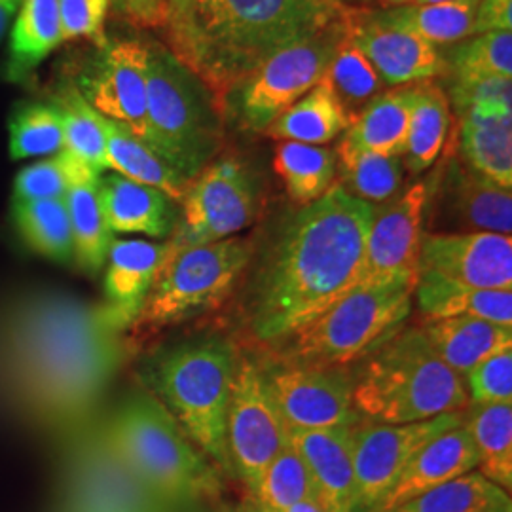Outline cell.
Segmentation results:
<instances>
[{"mask_svg": "<svg viewBox=\"0 0 512 512\" xmlns=\"http://www.w3.org/2000/svg\"><path fill=\"white\" fill-rule=\"evenodd\" d=\"M374 205L340 183L289 220L260 266L251 329L260 342H283L357 287Z\"/></svg>", "mask_w": 512, "mask_h": 512, "instance_id": "6da1fadb", "label": "cell"}, {"mask_svg": "<svg viewBox=\"0 0 512 512\" xmlns=\"http://www.w3.org/2000/svg\"><path fill=\"white\" fill-rule=\"evenodd\" d=\"M118 330L105 308L59 298L23 304L4 344L21 403L46 423L78 420L116 368Z\"/></svg>", "mask_w": 512, "mask_h": 512, "instance_id": "7a4b0ae2", "label": "cell"}, {"mask_svg": "<svg viewBox=\"0 0 512 512\" xmlns=\"http://www.w3.org/2000/svg\"><path fill=\"white\" fill-rule=\"evenodd\" d=\"M357 10L340 0H186L167 18L164 46L220 101L270 55Z\"/></svg>", "mask_w": 512, "mask_h": 512, "instance_id": "3957f363", "label": "cell"}, {"mask_svg": "<svg viewBox=\"0 0 512 512\" xmlns=\"http://www.w3.org/2000/svg\"><path fill=\"white\" fill-rule=\"evenodd\" d=\"M236 351L224 338H192L154 351L141 366V380L184 435L207 458L230 469L226 410L236 374Z\"/></svg>", "mask_w": 512, "mask_h": 512, "instance_id": "277c9868", "label": "cell"}, {"mask_svg": "<svg viewBox=\"0 0 512 512\" xmlns=\"http://www.w3.org/2000/svg\"><path fill=\"white\" fill-rule=\"evenodd\" d=\"M105 444L162 503H188L220 494L211 459L147 389L129 395L107 425Z\"/></svg>", "mask_w": 512, "mask_h": 512, "instance_id": "5b68a950", "label": "cell"}, {"mask_svg": "<svg viewBox=\"0 0 512 512\" xmlns=\"http://www.w3.org/2000/svg\"><path fill=\"white\" fill-rule=\"evenodd\" d=\"M361 420L416 423L469 408L463 376L427 344L420 327L387 338L372 351L353 385Z\"/></svg>", "mask_w": 512, "mask_h": 512, "instance_id": "8992f818", "label": "cell"}, {"mask_svg": "<svg viewBox=\"0 0 512 512\" xmlns=\"http://www.w3.org/2000/svg\"><path fill=\"white\" fill-rule=\"evenodd\" d=\"M147 118L148 147L186 183L224 145L217 97L160 42H148Z\"/></svg>", "mask_w": 512, "mask_h": 512, "instance_id": "52a82bcc", "label": "cell"}, {"mask_svg": "<svg viewBox=\"0 0 512 512\" xmlns=\"http://www.w3.org/2000/svg\"><path fill=\"white\" fill-rule=\"evenodd\" d=\"M418 277L355 287L285 342V363L346 368L395 334L412 311Z\"/></svg>", "mask_w": 512, "mask_h": 512, "instance_id": "ba28073f", "label": "cell"}, {"mask_svg": "<svg viewBox=\"0 0 512 512\" xmlns=\"http://www.w3.org/2000/svg\"><path fill=\"white\" fill-rule=\"evenodd\" d=\"M353 16L270 55L245 74L220 97L224 122H234L238 128L253 133H264L279 114L293 107L323 80L332 57L348 37Z\"/></svg>", "mask_w": 512, "mask_h": 512, "instance_id": "9c48e42d", "label": "cell"}, {"mask_svg": "<svg viewBox=\"0 0 512 512\" xmlns=\"http://www.w3.org/2000/svg\"><path fill=\"white\" fill-rule=\"evenodd\" d=\"M253 253L255 245L236 236L186 247L169 243V255L152 283L137 323L162 329L215 308L232 293Z\"/></svg>", "mask_w": 512, "mask_h": 512, "instance_id": "30bf717a", "label": "cell"}, {"mask_svg": "<svg viewBox=\"0 0 512 512\" xmlns=\"http://www.w3.org/2000/svg\"><path fill=\"white\" fill-rule=\"evenodd\" d=\"M173 247L234 238L260 209V188L253 171L236 156H220L188 183Z\"/></svg>", "mask_w": 512, "mask_h": 512, "instance_id": "8fae6325", "label": "cell"}, {"mask_svg": "<svg viewBox=\"0 0 512 512\" xmlns=\"http://www.w3.org/2000/svg\"><path fill=\"white\" fill-rule=\"evenodd\" d=\"M463 418L465 410L403 425L359 421L353 427V512H376L421 448Z\"/></svg>", "mask_w": 512, "mask_h": 512, "instance_id": "7c38bea8", "label": "cell"}, {"mask_svg": "<svg viewBox=\"0 0 512 512\" xmlns=\"http://www.w3.org/2000/svg\"><path fill=\"white\" fill-rule=\"evenodd\" d=\"M287 444L289 429L270 395L262 366L239 357L226 410L230 469L251 488Z\"/></svg>", "mask_w": 512, "mask_h": 512, "instance_id": "4fadbf2b", "label": "cell"}, {"mask_svg": "<svg viewBox=\"0 0 512 512\" xmlns=\"http://www.w3.org/2000/svg\"><path fill=\"white\" fill-rule=\"evenodd\" d=\"M262 372L289 429L317 431L363 421L353 404L355 378L346 368L281 363Z\"/></svg>", "mask_w": 512, "mask_h": 512, "instance_id": "5bb4252c", "label": "cell"}, {"mask_svg": "<svg viewBox=\"0 0 512 512\" xmlns=\"http://www.w3.org/2000/svg\"><path fill=\"white\" fill-rule=\"evenodd\" d=\"M148 44L139 38L107 40L80 74L78 90L101 116L129 129L145 145Z\"/></svg>", "mask_w": 512, "mask_h": 512, "instance_id": "9a60e30c", "label": "cell"}, {"mask_svg": "<svg viewBox=\"0 0 512 512\" xmlns=\"http://www.w3.org/2000/svg\"><path fill=\"white\" fill-rule=\"evenodd\" d=\"M425 232H492L511 236L512 190L482 177L461 158H452L425 209Z\"/></svg>", "mask_w": 512, "mask_h": 512, "instance_id": "2e32d148", "label": "cell"}, {"mask_svg": "<svg viewBox=\"0 0 512 512\" xmlns=\"http://www.w3.org/2000/svg\"><path fill=\"white\" fill-rule=\"evenodd\" d=\"M429 194L431 183H416L374 207L357 287L395 277H418Z\"/></svg>", "mask_w": 512, "mask_h": 512, "instance_id": "e0dca14e", "label": "cell"}, {"mask_svg": "<svg viewBox=\"0 0 512 512\" xmlns=\"http://www.w3.org/2000/svg\"><path fill=\"white\" fill-rule=\"evenodd\" d=\"M418 275L512 291V238L492 232H423Z\"/></svg>", "mask_w": 512, "mask_h": 512, "instance_id": "ac0fdd59", "label": "cell"}, {"mask_svg": "<svg viewBox=\"0 0 512 512\" xmlns=\"http://www.w3.org/2000/svg\"><path fill=\"white\" fill-rule=\"evenodd\" d=\"M349 38L389 88L446 76V63L437 46L385 23L374 10L359 8L349 25Z\"/></svg>", "mask_w": 512, "mask_h": 512, "instance_id": "d6986e66", "label": "cell"}, {"mask_svg": "<svg viewBox=\"0 0 512 512\" xmlns=\"http://www.w3.org/2000/svg\"><path fill=\"white\" fill-rule=\"evenodd\" d=\"M167 255V241L116 238L110 241L105 262V310L118 329L137 321Z\"/></svg>", "mask_w": 512, "mask_h": 512, "instance_id": "ffe728a7", "label": "cell"}, {"mask_svg": "<svg viewBox=\"0 0 512 512\" xmlns=\"http://www.w3.org/2000/svg\"><path fill=\"white\" fill-rule=\"evenodd\" d=\"M476 467L478 454L475 442L461 423L421 448L382 499L376 512H393L418 495L476 471Z\"/></svg>", "mask_w": 512, "mask_h": 512, "instance_id": "44dd1931", "label": "cell"}, {"mask_svg": "<svg viewBox=\"0 0 512 512\" xmlns=\"http://www.w3.org/2000/svg\"><path fill=\"white\" fill-rule=\"evenodd\" d=\"M99 202L112 234H141L152 239L171 238L179 211L165 192L135 183L118 173L101 175Z\"/></svg>", "mask_w": 512, "mask_h": 512, "instance_id": "7402d4cb", "label": "cell"}, {"mask_svg": "<svg viewBox=\"0 0 512 512\" xmlns=\"http://www.w3.org/2000/svg\"><path fill=\"white\" fill-rule=\"evenodd\" d=\"M353 427L302 431L289 429V440L306 461L325 512H353Z\"/></svg>", "mask_w": 512, "mask_h": 512, "instance_id": "603a6c76", "label": "cell"}, {"mask_svg": "<svg viewBox=\"0 0 512 512\" xmlns=\"http://www.w3.org/2000/svg\"><path fill=\"white\" fill-rule=\"evenodd\" d=\"M418 327L427 344L459 376L495 353L512 348V327L476 317L423 319Z\"/></svg>", "mask_w": 512, "mask_h": 512, "instance_id": "cb8c5ba5", "label": "cell"}, {"mask_svg": "<svg viewBox=\"0 0 512 512\" xmlns=\"http://www.w3.org/2000/svg\"><path fill=\"white\" fill-rule=\"evenodd\" d=\"M99 179V173L73 160L71 184L65 194L73 230L74 262L92 275L105 268L110 241L114 239L99 202Z\"/></svg>", "mask_w": 512, "mask_h": 512, "instance_id": "d4e9b609", "label": "cell"}, {"mask_svg": "<svg viewBox=\"0 0 512 512\" xmlns=\"http://www.w3.org/2000/svg\"><path fill=\"white\" fill-rule=\"evenodd\" d=\"M414 296L423 319L476 317L512 327V291L475 289L437 275H418Z\"/></svg>", "mask_w": 512, "mask_h": 512, "instance_id": "484cf974", "label": "cell"}, {"mask_svg": "<svg viewBox=\"0 0 512 512\" xmlns=\"http://www.w3.org/2000/svg\"><path fill=\"white\" fill-rule=\"evenodd\" d=\"M452 120L448 97L437 82L412 84V107L403 152L406 173L421 175L435 165L448 145Z\"/></svg>", "mask_w": 512, "mask_h": 512, "instance_id": "4316f807", "label": "cell"}, {"mask_svg": "<svg viewBox=\"0 0 512 512\" xmlns=\"http://www.w3.org/2000/svg\"><path fill=\"white\" fill-rule=\"evenodd\" d=\"M63 42L57 0H21L8 42L4 76L23 82Z\"/></svg>", "mask_w": 512, "mask_h": 512, "instance_id": "83f0119b", "label": "cell"}, {"mask_svg": "<svg viewBox=\"0 0 512 512\" xmlns=\"http://www.w3.org/2000/svg\"><path fill=\"white\" fill-rule=\"evenodd\" d=\"M461 160L482 177L512 190V114L459 116Z\"/></svg>", "mask_w": 512, "mask_h": 512, "instance_id": "f1b7e54d", "label": "cell"}, {"mask_svg": "<svg viewBox=\"0 0 512 512\" xmlns=\"http://www.w3.org/2000/svg\"><path fill=\"white\" fill-rule=\"evenodd\" d=\"M412 107V84L374 97L344 131L351 147L387 156H403Z\"/></svg>", "mask_w": 512, "mask_h": 512, "instance_id": "f546056e", "label": "cell"}, {"mask_svg": "<svg viewBox=\"0 0 512 512\" xmlns=\"http://www.w3.org/2000/svg\"><path fill=\"white\" fill-rule=\"evenodd\" d=\"M478 4L480 0H442L374 10V14L385 23L403 27L433 46H448L475 37Z\"/></svg>", "mask_w": 512, "mask_h": 512, "instance_id": "4dcf8cb0", "label": "cell"}, {"mask_svg": "<svg viewBox=\"0 0 512 512\" xmlns=\"http://www.w3.org/2000/svg\"><path fill=\"white\" fill-rule=\"evenodd\" d=\"M348 114L332 97L329 88L319 82L293 107L279 114L264 131L275 141H293L302 145L325 147L349 128Z\"/></svg>", "mask_w": 512, "mask_h": 512, "instance_id": "1f68e13d", "label": "cell"}, {"mask_svg": "<svg viewBox=\"0 0 512 512\" xmlns=\"http://www.w3.org/2000/svg\"><path fill=\"white\" fill-rule=\"evenodd\" d=\"M334 154L340 184L351 196L376 207L401 194L406 179L403 156L368 152L344 141L338 143Z\"/></svg>", "mask_w": 512, "mask_h": 512, "instance_id": "d6a6232c", "label": "cell"}, {"mask_svg": "<svg viewBox=\"0 0 512 512\" xmlns=\"http://www.w3.org/2000/svg\"><path fill=\"white\" fill-rule=\"evenodd\" d=\"M107 141V162L114 173L135 183L148 184L165 192L173 202L181 203L188 183L164 160L137 139L129 129L101 116Z\"/></svg>", "mask_w": 512, "mask_h": 512, "instance_id": "836d02e7", "label": "cell"}, {"mask_svg": "<svg viewBox=\"0 0 512 512\" xmlns=\"http://www.w3.org/2000/svg\"><path fill=\"white\" fill-rule=\"evenodd\" d=\"M478 454L476 471L511 494L512 404L473 406L463 418Z\"/></svg>", "mask_w": 512, "mask_h": 512, "instance_id": "e575fe53", "label": "cell"}, {"mask_svg": "<svg viewBox=\"0 0 512 512\" xmlns=\"http://www.w3.org/2000/svg\"><path fill=\"white\" fill-rule=\"evenodd\" d=\"M274 169L289 198L304 207L336 183V154L327 147L281 141L275 148Z\"/></svg>", "mask_w": 512, "mask_h": 512, "instance_id": "d590c367", "label": "cell"}, {"mask_svg": "<svg viewBox=\"0 0 512 512\" xmlns=\"http://www.w3.org/2000/svg\"><path fill=\"white\" fill-rule=\"evenodd\" d=\"M12 217L19 238L57 264L74 262L73 230L63 200H14Z\"/></svg>", "mask_w": 512, "mask_h": 512, "instance_id": "8d00e7d4", "label": "cell"}, {"mask_svg": "<svg viewBox=\"0 0 512 512\" xmlns=\"http://www.w3.org/2000/svg\"><path fill=\"white\" fill-rule=\"evenodd\" d=\"M54 103L63 120V152L74 162L103 175L109 162L101 114L73 86L63 88Z\"/></svg>", "mask_w": 512, "mask_h": 512, "instance_id": "74e56055", "label": "cell"}, {"mask_svg": "<svg viewBox=\"0 0 512 512\" xmlns=\"http://www.w3.org/2000/svg\"><path fill=\"white\" fill-rule=\"evenodd\" d=\"M393 512H512L511 494L471 471L418 495Z\"/></svg>", "mask_w": 512, "mask_h": 512, "instance_id": "f35d334b", "label": "cell"}, {"mask_svg": "<svg viewBox=\"0 0 512 512\" xmlns=\"http://www.w3.org/2000/svg\"><path fill=\"white\" fill-rule=\"evenodd\" d=\"M321 82L348 114L349 122H353L374 97L385 92L382 78L374 71L363 52L351 42L349 33L332 57Z\"/></svg>", "mask_w": 512, "mask_h": 512, "instance_id": "ab89813d", "label": "cell"}, {"mask_svg": "<svg viewBox=\"0 0 512 512\" xmlns=\"http://www.w3.org/2000/svg\"><path fill=\"white\" fill-rule=\"evenodd\" d=\"M249 492L255 497L258 507L272 512L287 511L296 503L310 499L317 501V490L310 469L291 440L270 461Z\"/></svg>", "mask_w": 512, "mask_h": 512, "instance_id": "60d3db41", "label": "cell"}, {"mask_svg": "<svg viewBox=\"0 0 512 512\" xmlns=\"http://www.w3.org/2000/svg\"><path fill=\"white\" fill-rule=\"evenodd\" d=\"M12 160L55 156L63 150V120L55 103H21L8 122Z\"/></svg>", "mask_w": 512, "mask_h": 512, "instance_id": "b9f144b4", "label": "cell"}, {"mask_svg": "<svg viewBox=\"0 0 512 512\" xmlns=\"http://www.w3.org/2000/svg\"><path fill=\"white\" fill-rule=\"evenodd\" d=\"M442 57L450 80L512 78V31L465 38Z\"/></svg>", "mask_w": 512, "mask_h": 512, "instance_id": "7bdbcfd3", "label": "cell"}, {"mask_svg": "<svg viewBox=\"0 0 512 512\" xmlns=\"http://www.w3.org/2000/svg\"><path fill=\"white\" fill-rule=\"evenodd\" d=\"M448 103L456 116L478 114H512V78L450 80Z\"/></svg>", "mask_w": 512, "mask_h": 512, "instance_id": "ee69618b", "label": "cell"}, {"mask_svg": "<svg viewBox=\"0 0 512 512\" xmlns=\"http://www.w3.org/2000/svg\"><path fill=\"white\" fill-rule=\"evenodd\" d=\"M73 173L67 152L23 167L14 181V200H63Z\"/></svg>", "mask_w": 512, "mask_h": 512, "instance_id": "f6af8a7d", "label": "cell"}, {"mask_svg": "<svg viewBox=\"0 0 512 512\" xmlns=\"http://www.w3.org/2000/svg\"><path fill=\"white\" fill-rule=\"evenodd\" d=\"M469 406L512 404V348L503 349L463 374Z\"/></svg>", "mask_w": 512, "mask_h": 512, "instance_id": "bcb514c9", "label": "cell"}, {"mask_svg": "<svg viewBox=\"0 0 512 512\" xmlns=\"http://www.w3.org/2000/svg\"><path fill=\"white\" fill-rule=\"evenodd\" d=\"M63 42L74 38H88L105 46V19L110 10V0H57Z\"/></svg>", "mask_w": 512, "mask_h": 512, "instance_id": "7dc6e473", "label": "cell"}, {"mask_svg": "<svg viewBox=\"0 0 512 512\" xmlns=\"http://www.w3.org/2000/svg\"><path fill=\"white\" fill-rule=\"evenodd\" d=\"M116 18L137 29L164 31L169 18V0H110Z\"/></svg>", "mask_w": 512, "mask_h": 512, "instance_id": "c3c4849f", "label": "cell"}, {"mask_svg": "<svg viewBox=\"0 0 512 512\" xmlns=\"http://www.w3.org/2000/svg\"><path fill=\"white\" fill-rule=\"evenodd\" d=\"M494 31H512V0H480L475 35Z\"/></svg>", "mask_w": 512, "mask_h": 512, "instance_id": "681fc988", "label": "cell"}, {"mask_svg": "<svg viewBox=\"0 0 512 512\" xmlns=\"http://www.w3.org/2000/svg\"><path fill=\"white\" fill-rule=\"evenodd\" d=\"M21 0H0V40L6 35L10 23L18 16Z\"/></svg>", "mask_w": 512, "mask_h": 512, "instance_id": "f907efd6", "label": "cell"}, {"mask_svg": "<svg viewBox=\"0 0 512 512\" xmlns=\"http://www.w3.org/2000/svg\"><path fill=\"white\" fill-rule=\"evenodd\" d=\"M283 512H325L323 511V507L315 501V499H310V501H302V503H296L293 507H289L287 511Z\"/></svg>", "mask_w": 512, "mask_h": 512, "instance_id": "816d5d0a", "label": "cell"}, {"mask_svg": "<svg viewBox=\"0 0 512 512\" xmlns=\"http://www.w3.org/2000/svg\"><path fill=\"white\" fill-rule=\"evenodd\" d=\"M380 4L389 6V8H395V6H406V4H416L418 0H378Z\"/></svg>", "mask_w": 512, "mask_h": 512, "instance_id": "f5cc1de1", "label": "cell"}, {"mask_svg": "<svg viewBox=\"0 0 512 512\" xmlns=\"http://www.w3.org/2000/svg\"><path fill=\"white\" fill-rule=\"evenodd\" d=\"M184 2H186V0H169V16H171L173 12H177L179 8H183ZM165 25H167V23H165Z\"/></svg>", "mask_w": 512, "mask_h": 512, "instance_id": "db71d44e", "label": "cell"}, {"mask_svg": "<svg viewBox=\"0 0 512 512\" xmlns=\"http://www.w3.org/2000/svg\"><path fill=\"white\" fill-rule=\"evenodd\" d=\"M340 2L348 4L351 8H366V2H368V0H340Z\"/></svg>", "mask_w": 512, "mask_h": 512, "instance_id": "11a10c76", "label": "cell"}, {"mask_svg": "<svg viewBox=\"0 0 512 512\" xmlns=\"http://www.w3.org/2000/svg\"><path fill=\"white\" fill-rule=\"evenodd\" d=\"M429 2H442V0H418L416 4H429Z\"/></svg>", "mask_w": 512, "mask_h": 512, "instance_id": "9f6ffc18", "label": "cell"}, {"mask_svg": "<svg viewBox=\"0 0 512 512\" xmlns=\"http://www.w3.org/2000/svg\"><path fill=\"white\" fill-rule=\"evenodd\" d=\"M251 512H272V511H268V509H262V507H256L255 511H251Z\"/></svg>", "mask_w": 512, "mask_h": 512, "instance_id": "6f0895ef", "label": "cell"}]
</instances>
